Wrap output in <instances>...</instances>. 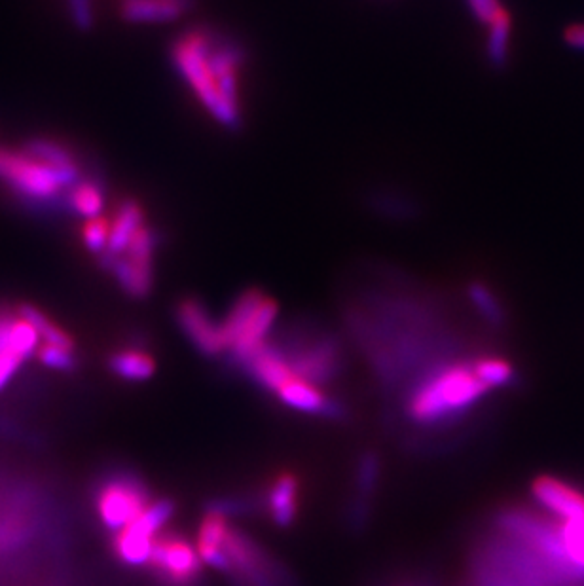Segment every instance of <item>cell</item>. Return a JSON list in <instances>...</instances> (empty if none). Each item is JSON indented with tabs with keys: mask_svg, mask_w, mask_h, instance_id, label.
I'll use <instances>...</instances> for the list:
<instances>
[{
	"mask_svg": "<svg viewBox=\"0 0 584 586\" xmlns=\"http://www.w3.org/2000/svg\"><path fill=\"white\" fill-rule=\"evenodd\" d=\"M488 387L465 367H448L425 378L408 397L406 414L423 425L446 422L478 403Z\"/></svg>",
	"mask_w": 584,
	"mask_h": 586,
	"instance_id": "6da1fadb",
	"label": "cell"
},
{
	"mask_svg": "<svg viewBox=\"0 0 584 586\" xmlns=\"http://www.w3.org/2000/svg\"><path fill=\"white\" fill-rule=\"evenodd\" d=\"M296 378L310 384H327L338 374V348L332 340H315L287 357Z\"/></svg>",
	"mask_w": 584,
	"mask_h": 586,
	"instance_id": "30bf717a",
	"label": "cell"
},
{
	"mask_svg": "<svg viewBox=\"0 0 584 586\" xmlns=\"http://www.w3.org/2000/svg\"><path fill=\"white\" fill-rule=\"evenodd\" d=\"M378 480H380V458L374 452H366L365 456L359 459V465H357L359 499L351 511L353 520L361 518L365 522L366 514H368V501H370V495L374 494V490H376Z\"/></svg>",
	"mask_w": 584,
	"mask_h": 586,
	"instance_id": "44dd1931",
	"label": "cell"
},
{
	"mask_svg": "<svg viewBox=\"0 0 584 586\" xmlns=\"http://www.w3.org/2000/svg\"><path fill=\"white\" fill-rule=\"evenodd\" d=\"M69 202L78 215L86 219H95V217H101L105 198L101 188L93 181H82V183L78 181L74 184Z\"/></svg>",
	"mask_w": 584,
	"mask_h": 586,
	"instance_id": "cb8c5ba5",
	"label": "cell"
},
{
	"mask_svg": "<svg viewBox=\"0 0 584 586\" xmlns=\"http://www.w3.org/2000/svg\"><path fill=\"white\" fill-rule=\"evenodd\" d=\"M275 319H277V304L272 298L264 296V300L256 308L253 317L245 325V329L241 330L238 340L230 348V351L238 357L241 363L247 357H251L256 349H260L266 344V336L270 334V330L274 329Z\"/></svg>",
	"mask_w": 584,
	"mask_h": 586,
	"instance_id": "9a60e30c",
	"label": "cell"
},
{
	"mask_svg": "<svg viewBox=\"0 0 584 586\" xmlns=\"http://www.w3.org/2000/svg\"><path fill=\"white\" fill-rule=\"evenodd\" d=\"M209 48L211 38L201 31H194L184 35L173 48V59L183 74L184 80L196 93L201 105L217 118L220 124L234 128L238 126L239 109L230 105V101L224 97L219 76L213 71L209 61Z\"/></svg>",
	"mask_w": 584,
	"mask_h": 586,
	"instance_id": "7a4b0ae2",
	"label": "cell"
},
{
	"mask_svg": "<svg viewBox=\"0 0 584 586\" xmlns=\"http://www.w3.org/2000/svg\"><path fill=\"white\" fill-rule=\"evenodd\" d=\"M177 321L192 346L203 355L215 357L226 349L219 323L213 321V317L198 300H183L177 306Z\"/></svg>",
	"mask_w": 584,
	"mask_h": 586,
	"instance_id": "9c48e42d",
	"label": "cell"
},
{
	"mask_svg": "<svg viewBox=\"0 0 584 586\" xmlns=\"http://www.w3.org/2000/svg\"><path fill=\"white\" fill-rule=\"evenodd\" d=\"M262 300H264V294L253 289V291L241 294L238 300L234 302L226 321L220 325L226 349L232 348V344L238 340L241 330L245 329V325L249 323V319L253 317V313L260 306Z\"/></svg>",
	"mask_w": 584,
	"mask_h": 586,
	"instance_id": "ffe728a7",
	"label": "cell"
},
{
	"mask_svg": "<svg viewBox=\"0 0 584 586\" xmlns=\"http://www.w3.org/2000/svg\"><path fill=\"white\" fill-rule=\"evenodd\" d=\"M143 228V211L135 202H126L110 222L107 257H118L128 249L131 239Z\"/></svg>",
	"mask_w": 584,
	"mask_h": 586,
	"instance_id": "ac0fdd59",
	"label": "cell"
},
{
	"mask_svg": "<svg viewBox=\"0 0 584 586\" xmlns=\"http://www.w3.org/2000/svg\"><path fill=\"white\" fill-rule=\"evenodd\" d=\"M80 179L78 171H61L38 162L29 154L0 150V181L12 186L19 196L37 202H50L61 188L74 186Z\"/></svg>",
	"mask_w": 584,
	"mask_h": 586,
	"instance_id": "3957f363",
	"label": "cell"
},
{
	"mask_svg": "<svg viewBox=\"0 0 584 586\" xmlns=\"http://www.w3.org/2000/svg\"><path fill=\"white\" fill-rule=\"evenodd\" d=\"M37 357L44 367L52 368L57 372H73L78 365L74 349L59 348L50 344H42L38 348Z\"/></svg>",
	"mask_w": 584,
	"mask_h": 586,
	"instance_id": "83f0119b",
	"label": "cell"
},
{
	"mask_svg": "<svg viewBox=\"0 0 584 586\" xmlns=\"http://www.w3.org/2000/svg\"><path fill=\"white\" fill-rule=\"evenodd\" d=\"M71 14L76 27L88 31L93 25L92 2L90 0H69Z\"/></svg>",
	"mask_w": 584,
	"mask_h": 586,
	"instance_id": "4dcf8cb0",
	"label": "cell"
},
{
	"mask_svg": "<svg viewBox=\"0 0 584 586\" xmlns=\"http://www.w3.org/2000/svg\"><path fill=\"white\" fill-rule=\"evenodd\" d=\"M490 38H488V55L495 65H503L507 61L509 37H511V18L507 10H499L497 16L488 23Z\"/></svg>",
	"mask_w": 584,
	"mask_h": 586,
	"instance_id": "d4e9b609",
	"label": "cell"
},
{
	"mask_svg": "<svg viewBox=\"0 0 584 586\" xmlns=\"http://www.w3.org/2000/svg\"><path fill=\"white\" fill-rule=\"evenodd\" d=\"M473 372H475L476 378L488 389L512 384V380H514L511 365L505 361H499V359H482L476 363Z\"/></svg>",
	"mask_w": 584,
	"mask_h": 586,
	"instance_id": "484cf974",
	"label": "cell"
},
{
	"mask_svg": "<svg viewBox=\"0 0 584 586\" xmlns=\"http://www.w3.org/2000/svg\"><path fill=\"white\" fill-rule=\"evenodd\" d=\"M243 365L258 384L272 393H277L294 376L287 355L277 348H270L268 344L256 349L251 357L243 361Z\"/></svg>",
	"mask_w": 584,
	"mask_h": 586,
	"instance_id": "4fadbf2b",
	"label": "cell"
},
{
	"mask_svg": "<svg viewBox=\"0 0 584 586\" xmlns=\"http://www.w3.org/2000/svg\"><path fill=\"white\" fill-rule=\"evenodd\" d=\"M109 367L118 378L126 382H146L154 376V359L139 349H124L110 357Z\"/></svg>",
	"mask_w": 584,
	"mask_h": 586,
	"instance_id": "d6986e66",
	"label": "cell"
},
{
	"mask_svg": "<svg viewBox=\"0 0 584 586\" xmlns=\"http://www.w3.org/2000/svg\"><path fill=\"white\" fill-rule=\"evenodd\" d=\"M471 8L476 14V18L484 23H490L499 10H503V6L499 4V0H469Z\"/></svg>",
	"mask_w": 584,
	"mask_h": 586,
	"instance_id": "1f68e13d",
	"label": "cell"
},
{
	"mask_svg": "<svg viewBox=\"0 0 584 586\" xmlns=\"http://www.w3.org/2000/svg\"><path fill=\"white\" fill-rule=\"evenodd\" d=\"M25 154L37 158L38 162L50 165L61 171H78V165L74 162L73 156L69 150L57 145L54 141L48 139H33L27 143Z\"/></svg>",
	"mask_w": 584,
	"mask_h": 586,
	"instance_id": "603a6c76",
	"label": "cell"
},
{
	"mask_svg": "<svg viewBox=\"0 0 584 586\" xmlns=\"http://www.w3.org/2000/svg\"><path fill=\"white\" fill-rule=\"evenodd\" d=\"M279 401L287 404L292 410L311 414V416H323L330 420H338L344 416V406L321 393L317 385L304 382L296 376H292L287 384L283 385L277 393Z\"/></svg>",
	"mask_w": 584,
	"mask_h": 586,
	"instance_id": "8fae6325",
	"label": "cell"
},
{
	"mask_svg": "<svg viewBox=\"0 0 584 586\" xmlns=\"http://www.w3.org/2000/svg\"><path fill=\"white\" fill-rule=\"evenodd\" d=\"M268 513L279 528H289L294 524L298 513V480L292 475L275 478L268 492Z\"/></svg>",
	"mask_w": 584,
	"mask_h": 586,
	"instance_id": "2e32d148",
	"label": "cell"
},
{
	"mask_svg": "<svg viewBox=\"0 0 584 586\" xmlns=\"http://www.w3.org/2000/svg\"><path fill=\"white\" fill-rule=\"evenodd\" d=\"M38 334L21 317L0 315V391L38 351Z\"/></svg>",
	"mask_w": 584,
	"mask_h": 586,
	"instance_id": "ba28073f",
	"label": "cell"
},
{
	"mask_svg": "<svg viewBox=\"0 0 584 586\" xmlns=\"http://www.w3.org/2000/svg\"><path fill=\"white\" fill-rule=\"evenodd\" d=\"M469 296L476 306V310L480 315L490 321L492 325H501L503 323V308L499 304V300L493 296L492 291L482 285V283H473L469 287Z\"/></svg>",
	"mask_w": 584,
	"mask_h": 586,
	"instance_id": "4316f807",
	"label": "cell"
},
{
	"mask_svg": "<svg viewBox=\"0 0 584 586\" xmlns=\"http://www.w3.org/2000/svg\"><path fill=\"white\" fill-rule=\"evenodd\" d=\"M18 315L25 319L33 329L37 330L38 338L44 340V344L59 346V348L74 349L73 338L63 329H59L50 317H46L31 304H19Z\"/></svg>",
	"mask_w": 584,
	"mask_h": 586,
	"instance_id": "7402d4cb",
	"label": "cell"
},
{
	"mask_svg": "<svg viewBox=\"0 0 584 586\" xmlns=\"http://www.w3.org/2000/svg\"><path fill=\"white\" fill-rule=\"evenodd\" d=\"M228 532H230V526L226 516L219 513H207L201 520L200 533H198V552H200L201 562L224 573L232 571L230 558L224 550Z\"/></svg>",
	"mask_w": 584,
	"mask_h": 586,
	"instance_id": "5bb4252c",
	"label": "cell"
},
{
	"mask_svg": "<svg viewBox=\"0 0 584 586\" xmlns=\"http://www.w3.org/2000/svg\"><path fill=\"white\" fill-rule=\"evenodd\" d=\"M150 505L145 486L135 477L110 478L97 494V513L103 526L112 533L126 530Z\"/></svg>",
	"mask_w": 584,
	"mask_h": 586,
	"instance_id": "5b68a950",
	"label": "cell"
},
{
	"mask_svg": "<svg viewBox=\"0 0 584 586\" xmlns=\"http://www.w3.org/2000/svg\"><path fill=\"white\" fill-rule=\"evenodd\" d=\"M175 513V505L171 499L150 501L141 516L131 522L126 530L116 533L114 552L128 566H146L150 562V554L158 533Z\"/></svg>",
	"mask_w": 584,
	"mask_h": 586,
	"instance_id": "277c9868",
	"label": "cell"
},
{
	"mask_svg": "<svg viewBox=\"0 0 584 586\" xmlns=\"http://www.w3.org/2000/svg\"><path fill=\"white\" fill-rule=\"evenodd\" d=\"M564 547H566L567 560L584 568V522L567 524Z\"/></svg>",
	"mask_w": 584,
	"mask_h": 586,
	"instance_id": "f546056e",
	"label": "cell"
},
{
	"mask_svg": "<svg viewBox=\"0 0 584 586\" xmlns=\"http://www.w3.org/2000/svg\"><path fill=\"white\" fill-rule=\"evenodd\" d=\"M535 499L567 524L584 522V497L554 478H539L533 484Z\"/></svg>",
	"mask_w": 584,
	"mask_h": 586,
	"instance_id": "7c38bea8",
	"label": "cell"
},
{
	"mask_svg": "<svg viewBox=\"0 0 584 586\" xmlns=\"http://www.w3.org/2000/svg\"><path fill=\"white\" fill-rule=\"evenodd\" d=\"M110 222L103 217H95V219L86 220L84 230H82V238L86 247L92 253H103L107 251L109 245Z\"/></svg>",
	"mask_w": 584,
	"mask_h": 586,
	"instance_id": "f1b7e54d",
	"label": "cell"
},
{
	"mask_svg": "<svg viewBox=\"0 0 584 586\" xmlns=\"http://www.w3.org/2000/svg\"><path fill=\"white\" fill-rule=\"evenodd\" d=\"M200 552L181 535H158L148 566L169 586H192L201 575Z\"/></svg>",
	"mask_w": 584,
	"mask_h": 586,
	"instance_id": "52a82bcc",
	"label": "cell"
},
{
	"mask_svg": "<svg viewBox=\"0 0 584 586\" xmlns=\"http://www.w3.org/2000/svg\"><path fill=\"white\" fill-rule=\"evenodd\" d=\"M564 38H566L569 46L584 50V25H573V27H569Z\"/></svg>",
	"mask_w": 584,
	"mask_h": 586,
	"instance_id": "d6a6232c",
	"label": "cell"
},
{
	"mask_svg": "<svg viewBox=\"0 0 584 586\" xmlns=\"http://www.w3.org/2000/svg\"><path fill=\"white\" fill-rule=\"evenodd\" d=\"M183 10V0H122V16L131 23H165Z\"/></svg>",
	"mask_w": 584,
	"mask_h": 586,
	"instance_id": "e0dca14e",
	"label": "cell"
},
{
	"mask_svg": "<svg viewBox=\"0 0 584 586\" xmlns=\"http://www.w3.org/2000/svg\"><path fill=\"white\" fill-rule=\"evenodd\" d=\"M154 249L156 238L150 228L143 226L135 238L131 239L128 249L118 257L107 258L105 266L116 277L120 287L133 298H145L152 291L154 274H152V262H154Z\"/></svg>",
	"mask_w": 584,
	"mask_h": 586,
	"instance_id": "8992f818",
	"label": "cell"
}]
</instances>
